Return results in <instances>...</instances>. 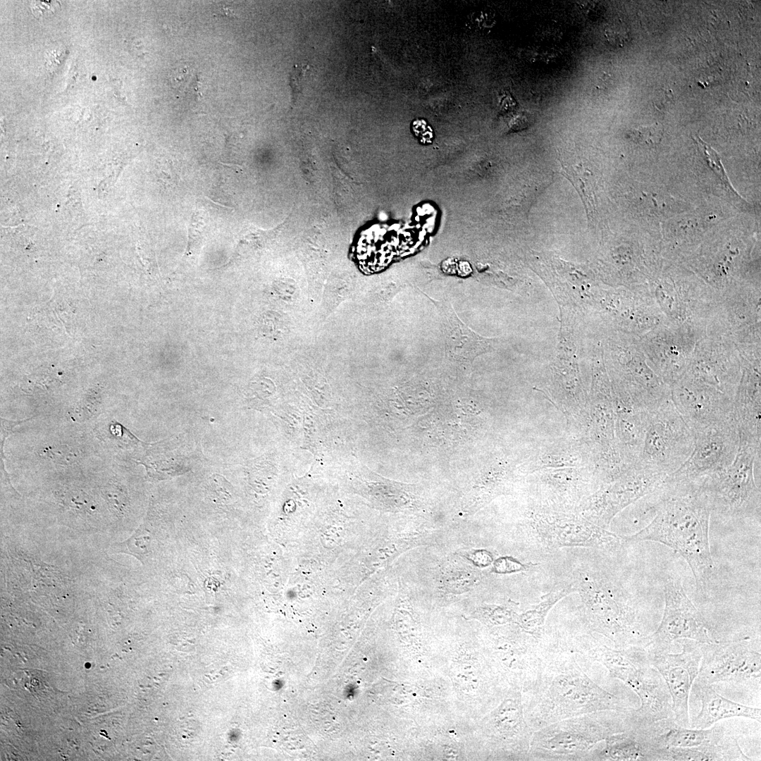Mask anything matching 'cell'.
Listing matches in <instances>:
<instances>
[{"instance_id":"6da1fadb","label":"cell","mask_w":761,"mask_h":761,"mask_svg":"<svg viewBox=\"0 0 761 761\" xmlns=\"http://www.w3.org/2000/svg\"><path fill=\"white\" fill-rule=\"evenodd\" d=\"M654 517L624 542L652 541L679 554L689 565L698 592L706 588L714 571L709 528L712 509L701 483L667 476L653 491Z\"/></svg>"},{"instance_id":"7a4b0ae2","label":"cell","mask_w":761,"mask_h":761,"mask_svg":"<svg viewBox=\"0 0 761 761\" xmlns=\"http://www.w3.org/2000/svg\"><path fill=\"white\" fill-rule=\"evenodd\" d=\"M545 640L538 674L523 691L525 719L534 731L575 716L631 707L592 679L557 636L545 633Z\"/></svg>"},{"instance_id":"3957f363","label":"cell","mask_w":761,"mask_h":761,"mask_svg":"<svg viewBox=\"0 0 761 761\" xmlns=\"http://www.w3.org/2000/svg\"><path fill=\"white\" fill-rule=\"evenodd\" d=\"M564 645L581 657L603 665L610 677L622 681L637 694L641 707L627 710L631 724H648L673 717L667 686L643 645L609 647L588 631L567 637Z\"/></svg>"},{"instance_id":"277c9868","label":"cell","mask_w":761,"mask_h":761,"mask_svg":"<svg viewBox=\"0 0 761 761\" xmlns=\"http://www.w3.org/2000/svg\"><path fill=\"white\" fill-rule=\"evenodd\" d=\"M572 582L579 593V620L587 631L598 633L617 648L643 645L637 612L629 593L615 579L600 571L582 569Z\"/></svg>"},{"instance_id":"5b68a950","label":"cell","mask_w":761,"mask_h":761,"mask_svg":"<svg viewBox=\"0 0 761 761\" xmlns=\"http://www.w3.org/2000/svg\"><path fill=\"white\" fill-rule=\"evenodd\" d=\"M626 710L596 711L567 718L534 731L528 760H588L599 743L629 727Z\"/></svg>"},{"instance_id":"8992f818","label":"cell","mask_w":761,"mask_h":761,"mask_svg":"<svg viewBox=\"0 0 761 761\" xmlns=\"http://www.w3.org/2000/svg\"><path fill=\"white\" fill-rule=\"evenodd\" d=\"M760 447L739 439L733 462L702 481L712 513L730 519L760 517V487L755 474L760 470Z\"/></svg>"},{"instance_id":"52a82bcc","label":"cell","mask_w":761,"mask_h":761,"mask_svg":"<svg viewBox=\"0 0 761 761\" xmlns=\"http://www.w3.org/2000/svg\"><path fill=\"white\" fill-rule=\"evenodd\" d=\"M694 435L674 404L665 401L649 412L639 467L669 476L690 457Z\"/></svg>"},{"instance_id":"ba28073f","label":"cell","mask_w":761,"mask_h":761,"mask_svg":"<svg viewBox=\"0 0 761 761\" xmlns=\"http://www.w3.org/2000/svg\"><path fill=\"white\" fill-rule=\"evenodd\" d=\"M531 546L550 552L562 547H590L618 551L623 540L607 528L584 518L551 513H534L524 524Z\"/></svg>"},{"instance_id":"9c48e42d","label":"cell","mask_w":761,"mask_h":761,"mask_svg":"<svg viewBox=\"0 0 761 761\" xmlns=\"http://www.w3.org/2000/svg\"><path fill=\"white\" fill-rule=\"evenodd\" d=\"M665 606L657 630L645 636L643 645L648 653L669 652L674 641L688 639L700 643H712V636L707 621L688 597L680 579L670 576L664 586Z\"/></svg>"},{"instance_id":"30bf717a","label":"cell","mask_w":761,"mask_h":761,"mask_svg":"<svg viewBox=\"0 0 761 761\" xmlns=\"http://www.w3.org/2000/svg\"><path fill=\"white\" fill-rule=\"evenodd\" d=\"M693 433L694 447L690 457L669 476L700 482L733 462L738 452L739 433L734 416Z\"/></svg>"},{"instance_id":"8fae6325","label":"cell","mask_w":761,"mask_h":761,"mask_svg":"<svg viewBox=\"0 0 761 761\" xmlns=\"http://www.w3.org/2000/svg\"><path fill=\"white\" fill-rule=\"evenodd\" d=\"M530 265L552 292L559 312L582 315L593 299L589 268L546 253H530Z\"/></svg>"},{"instance_id":"7c38bea8","label":"cell","mask_w":761,"mask_h":761,"mask_svg":"<svg viewBox=\"0 0 761 761\" xmlns=\"http://www.w3.org/2000/svg\"><path fill=\"white\" fill-rule=\"evenodd\" d=\"M700 647L702 658L695 681L712 685L760 681L761 655L748 638L700 643Z\"/></svg>"},{"instance_id":"4fadbf2b","label":"cell","mask_w":761,"mask_h":761,"mask_svg":"<svg viewBox=\"0 0 761 761\" xmlns=\"http://www.w3.org/2000/svg\"><path fill=\"white\" fill-rule=\"evenodd\" d=\"M682 650L679 653L664 652L648 653L650 663L664 679L672 700L675 722L684 727L690 726L688 698L692 685L698 675L702 658L700 643L683 639Z\"/></svg>"},{"instance_id":"5bb4252c","label":"cell","mask_w":761,"mask_h":761,"mask_svg":"<svg viewBox=\"0 0 761 761\" xmlns=\"http://www.w3.org/2000/svg\"><path fill=\"white\" fill-rule=\"evenodd\" d=\"M667 476L660 472L636 468L625 478L603 488L590 505L585 519L607 528L619 512L655 490Z\"/></svg>"},{"instance_id":"9a60e30c","label":"cell","mask_w":761,"mask_h":761,"mask_svg":"<svg viewBox=\"0 0 761 761\" xmlns=\"http://www.w3.org/2000/svg\"><path fill=\"white\" fill-rule=\"evenodd\" d=\"M660 720L644 725L631 724L624 731L607 737L604 747L593 749L589 760H664Z\"/></svg>"},{"instance_id":"2e32d148","label":"cell","mask_w":761,"mask_h":761,"mask_svg":"<svg viewBox=\"0 0 761 761\" xmlns=\"http://www.w3.org/2000/svg\"><path fill=\"white\" fill-rule=\"evenodd\" d=\"M433 302L439 311L446 351L452 359L471 362L478 356L493 349L496 338L482 336L471 329L459 318L449 302Z\"/></svg>"},{"instance_id":"e0dca14e","label":"cell","mask_w":761,"mask_h":761,"mask_svg":"<svg viewBox=\"0 0 761 761\" xmlns=\"http://www.w3.org/2000/svg\"><path fill=\"white\" fill-rule=\"evenodd\" d=\"M693 691L701 703V709L690 724L693 729H707L721 719L743 717L760 723L761 710L729 700L718 693L712 685L694 681Z\"/></svg>"},{"instance_id":"ac0fdd59","label":"cell","mask_w":761,"mask_h":761,"mask_svg":"<svg viewBox=\"0 0 761 761\" xmlns=\"http://www.w3.org/2000/svg\"><path fill=\"white\" fill-rule=\"evenodd\" d=\"M741 750L738 738L725 734L717 725L714 734L701 744L690 748H670L665 751L664 760H752Z\"/></svg>"},{"instance_id":"d6986e66","label":"cell","mask_w":761,"mask_h":761,"mask_svg":"<svg viewBox=\"0 0 761 761\" xmlns=\"http://www.w3.org/2000/svg\"><path fill=\"white\" fill-rule=\"evenodd\" d=\"M575 592L573 582L552 590L542 597L541 600L518 616L516 623L526 633L536 638L545 633V622L550 611L563 598Z\"/></svg>"},{"instance_id":"ffe728a7","label":"cell","mask_w":761,"mask_h":761,"mask_svg":"<svg viewBox=\"0 0 761 761\" xmlns=\"http://www.w3.org/2000/svg\"><path fill=\"white\" fill-rule=\"evenodd\" d=\"M660 723L662 743L667 749L698 746L710 738L717 729V725L707 729H688L679 725L673 717L662 719Z\"/></svg>"},{"instance_id":"44dd1931","label":"cell","mask_w":761,"mask_h":761,"mask_svg":"<svg viewBox=\"0 0 761 761\" xmlns=\"http://www.w3.org/2000/svg\"><path fill=\"white\" fill-rule=\"evenodd\" d=\"M197 75L190 68L184 67L172 72L170 83L179 97L195 100L199 95Z\"/></svg>"},{"instance_id":"7402d4cb","label":"cell","mask_w":761,"mask_h":761,"mask_svg":"<svg viewBox=\"0 0 761 761\" xmlns=\"http://www.w3.org/2000/svg\"><path fill=\"white\" fill-rule=\"evenodd\" d=\"M206 230V221L199 211L192 214L189 228L187 245L184 256H190L195 254L200 249L204 233Z\"/></svg>"},{"instance_id":"603a6c76","label":"cell","mask_w":761,"mask_h":761,"mask_svg":"<svg viewBox=\"0 0 761 761\" xmlns=\"http://www.w3.org/2000/svg\"><path fill=\"white\" fill-rule=\"evenodd\" d=\"M44 458L61 465H71L79 459L78 450L68 445H56L44 447L41 451Z\"/></svg>"},{"instance_id":"cb8c5ba5","label":"cell","mask_w":761,"mask_h":761,"mask_svg":"<svg viewBox=\"0 0 761 761\" xmlns=\"http://www.w3.org/2000/svg\"><path fill=\"white\" fill-rule=\"evenodd\" d=\"M534 565L533 563H522L510 557H502L495 562L493 570L500 574L526 571L532 569Z\"/></svg>"},{"instance_id":"d4e9b609","label":"cell","mask_w":761,"mask_h":761,"mask_svg":"<svg viewBox=\"0 0 761 761\" xmlns=\"http://www.w3.org/2000/svg\"><path fill=\"white\" fill-rule=\"evenodd\" d=\"M607 42L614 47H623L629 41V32L622 24L612 23L605 30Z\"/></svg>"},{"instance_id":"484cf974","label":"cell","mask_w":761,"mask_h":761,"mask_svg":"<svg viewBox=\"0 0 761 761\" xmlns=\"http://www.w3.org/2000/svg\"><path fill=\"white\" fill-rule=\"evenodd\" d=\"M704 149H705V154L707 155V157H708V160L710 161V166H712V168L718 174V175H719L721 179L725 183H726L727 185H729L730 189L733 190L731 185L729 184V181L728 180V178L726 175V173H725V171H724V170L723 168V166H722V164L720 163V161H719V159L718 158L717 154H715L714 151H712V149L711 148H710L705 144H704Z\"/></svg>"},{"instance_id":"4316f807","label":"cell","mask_w":761,"mask_h":761,"mask_svg":"<svg viewBox=\"0 0 761 761\" xmlns=\"http://www.w3.org/2000/svg\"><path fill=\"white\" fill-rule=\"evenodd\" d=\"M58 3V2L54 3V1H46V6H43L42 1H37L35 2V6L32 7V11H35L39 9L42 10L43 8L41 15H44V13H47L49 11L54 12V9H53L54 8V4H56Z\"/></svg>"},{"instance_id":"83f0119b","label":"cell","mask_w":761,"mask_h":761,"mask_svg":"<svg viewBox=\"0 0 761 761\" xmlns=\"http://www.w3.org/2000/svg\"><path fill=\"white\" fill-rule=\"evenodd\" d=\"M219 13H221V15H222L223 16H227L228 18L230 17L232 15L233 16V13H231L230 8L225 6H222L221 8H220Z\"/></svg>"}]
</instances>
